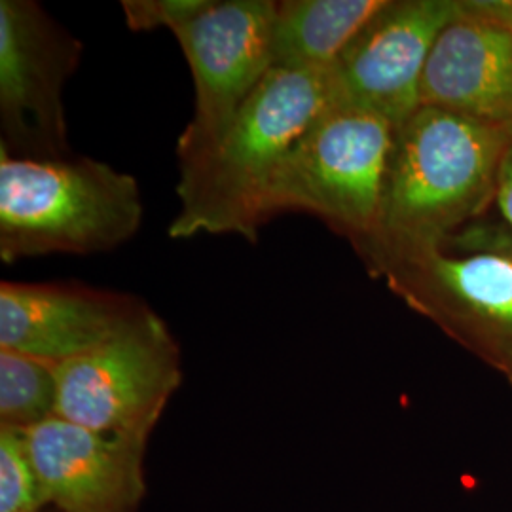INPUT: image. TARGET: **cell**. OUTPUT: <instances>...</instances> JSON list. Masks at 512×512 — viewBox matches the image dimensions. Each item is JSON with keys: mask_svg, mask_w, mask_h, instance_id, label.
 I'll list each match as a JSON object with an SVG mask.
<instances>
[{"mask_svg": "<svg viewBox=\"0 0 512 512\" xmlns=\"http://www.w3.org/2000/svg\"><path fill=\"white\" fill-rule=\"evenodd\" d=\"M512 131L450 110L420 107L395 128L382 202L359 249L372 274L391 262L444 247L495 202Z\"/></svg>", "mask_w": 512, "mask_h": 512, "instance_id": "1", "label": "cell"}, {"mask_svg": "<svg viewBox=\"0 0 512 512\" xmlns=\"http://www.w3.org/2000/svg\"><path fill=\"white\" fill-rule=\"evenodd\" d=\"M342 103L332 69L274 67L198 164L181 169L169 238L236 234L255 241L277 169L304 133Z\"/></svg>", "mask_w": 512, "mask_h": 512, "instance_id": "2", "label": "cell"}, {"mask_svg": "<svg viewBox=\"0 0 512 512\" xmlns=\"http://www.w3.org/2000/svg\"><path fill=\"white\" fill-rule=\"evenodd\" d=\"M145 205L133 175L93 158L25 160L0 148V258L92 255L133 238Z\"/></svg>", "mask_w": 512, "mask_h": 512, "instance_id": "3", "label": "cell"}, {"mask_svg": "<svg viewBox=\"0 0 512 512\" xmlns=\"http://www.w3.org/2000/svg\"><path fill=\"white\" fill-rule=\"evenodd\" d=\"M395 126L372 110L338 103L327 110L277 169L264 198V220L306 211L351 239L372 236Z\"/></svg>", "mask_w": 512, "mask_h": 512, "instance_id": "4", "label": "cell"}, {"mask_svg": "<svg viewBox=\"0 0 512 512\" xmlns=\"http://www.w3.org/2000/svg\"><path fill=\"white\" fill-rule=\"evenodd\" d=\"M181 382L179 346L147 308L101 346L57 365V418L150 439Z\"/></svg>", "mask_w": 512, "mask_h": 512, "instance_id": "5", "label": "cell"}, {"mask_svg": "<svg viewBox=\"0 0 512 512\" xmlns=\"http://www.w3.org/2000/svg\"><path fill=\"white\" fill-rule=\"evenodd\" d=\"M410 310L512 385V249L507 238L448 245L391 262L378 274Z\"/></svg>", "mask_w": 512, "mask_h": 512, "instance_id": "6", "label": "cell"}, {"mask_svg": "<svg viewBox=\"0 0 512 512\" xmlns=\"http://www.w3.org/2000/svg\"><path fill=\"white\" fill-rule=\"evenodd\" d=\"M274 0H211L171 33L194 78V116L179 139V167L203 160L274 69Z\"/></svg>", "mask_w": 512, "mask_h": 512, "instance_id": "7", "label": "cell"}, {"mask_svg": "<svg viewBox=\"0 0 512 512\" xmlns=\"http://www.w3.org/2000/svg\"><path fill=\"white\" fill-rule=\"evenodd\" d=\"M84 46L31 0H0V129L10 156L69 158L63 88Z\"/></svg>", "mask_w": 512, "mask_h": 512, "instance_id": "8", "label": "cell"}, {"mask_svg": "<svg viewBox=\"0 0 512 512\" xmlns=\"http://www.w3.org/2000/svg\"><path fill=\"white\" fill-rule=\"evenodd\" d=\"M461 0H387L334 65L342 103L372 110L395 128L421 107V76Z\"/></svg>", "mask_w": 512, "mask_h": 512, "instance_id": "9", "label": "cell"}, {"mask_svg": "<svg viewBox=\"0 0 512 512\" xmlns=\"http://www.w3.org/2000/svg\"><path fill=\"white\" fill-rule=\"evenodd\" d=\"M25 433L46 505L57 512H139L147 437L93 431L54 418Z\"/></svg>", "mask_w": 512, "mask_h": 512, "instance_id": "10", "label": "cell"}, {"mask_svg": "<svg viewBox=\"0 0 512 512\" xmlns=\"http://www.w3.org/2000/svg\"><path fill=\"white\" fill-rule=\"evenodd\" d=\"M128 294L76 283H0V349L61 365L101 346L143 310Z\"/></svg>", "mask_w": 512, "mask_h": 512, "instance_id": "11", "label": "cell"}, {"mask_svg": "<svg viewBox=\"0 0 512 512\" xmlns=\"http://www.w3.org/2000/svg\"><path fill=\"white\" fill-rule=\"evenodd\" d=\"M420 101L512 131V29L461 0L458 16L433 44Z\"/></svg>", "mask_w": 512, "mask_h": 512, "instance_id": "12", "label": "cell"}, {"mask_svg": "<svg viewBox=\"0 0 512 512\" xmlns=\"http://www.w3.org/2000/svg\"><path fill=\"white\" fill-rule=\"evenodd\" d=\"M387 0H281L272 55L277 69H332Z\"/></svg>", "mask_w": 512, "mask_h": 512, "instance_id": "13", "label": "cell"}, {"mask_svg": "<svg viewBox=\"0 0 512 512\" xmlns=\"http://www.w3.org/2000/svg\"><path fill=\"white\" fill-rule=\"evenodd\" d=\"M57 365L0 349V427L27 431L57 418Z\"/></svg>", "mask_w": 512, "mask_h": 512, "instance_id": "14", "label": "cell"}, {"mask_svg": "<svg viewBox=\"0 0 512 512\" xmlns=\"http://www.w3.org/2000/svg\"><path fill=\"white\" fill-rule=\"evenodd\" d=\"M44 505L25 433L0 427V512H40Z\"/></svg>", "mask_w": 512, "mask_h": 512, "instance_id": "15", "label": "cell"}, {"mask_svg": "<svg viewBox=\"0 0 512 512\" xmlns=\"http://www.w3.org/2000/svg\"><path fill=\"white\" fill-rule=\"evenodd\" d=\"M211 0H124L122 10L133 31L167 27L173 31L207 8Z\"/></svg>", "mask_w": 512, "mask_h": 512, "instance_id": "16", "label": "cell"}, {"mask_svg": "<svg viewBox=\"0 0 512 512\" xmlns=\"http://www.w3.org/2000/svg\"><path fill=\"white\" fill-rule=\"evenodd\" d=\"M495 205L509 226V236H512V141L505 150L495 184Z\"/></svg>", "mask_w": 512, "mask_h": 512, "instance_id": "17", "label": "cell"}, {"mask_svg": "<svg viewBox=\"0 0 512 512\" xmlns=\"http://www.w3.org/2000/svg\"><path fill=\"white\" fill-rule=\"evenodd\" d=\"M476 6L512 29V0H473Z\"/></svg>", "mask_w": 512, "mask_h": 512, "instance_id": "18", "label": "cell"}, {"mask_svg": "<svg viewBox=\"0 0 512 512\" xmlns=\"http://www.w3.org/2000/svg\"><path fill=\"white\" fill-rule=\"evenodd\" d=\"M507 238V243H509V247L512 249V236H505Z\"/></svg>", "mask_w": 512, "mask_h": 512, "instance_id": "19", "label": "cell"}]
</instances>
